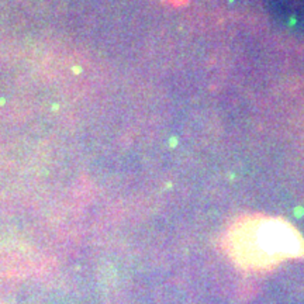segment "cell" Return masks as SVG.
<instances>
[{
  "label": "cell",
  "instance_id": "1",
  "mask_svg": "<svg viewBox=\"0 0 304 304\" xmlns=\"http://www.w3.org/2000/svg\"><path fill=\"white\" fill-rule=\"evenodd\" d=\"M228 252L242 267L265 269L301 255L304 242L297 231L279 220H248L229 232Z\"/></svg>",
  "mask_w": 304,
  "mask_h": 304
}]
</instances>
